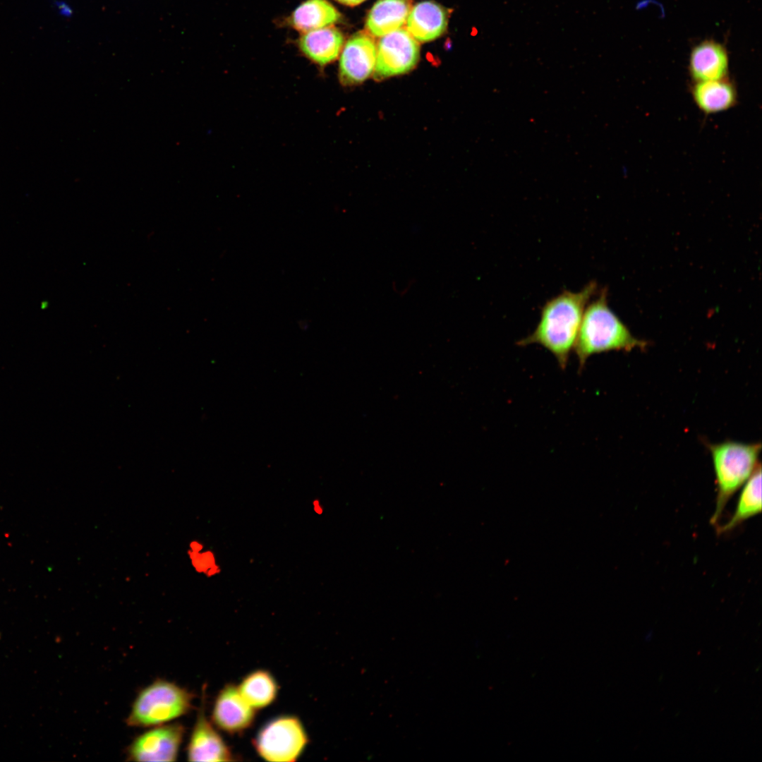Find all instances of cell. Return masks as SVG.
<instances>
[{
    "mask_svg": "<svg viewBox=\"0 0 762 762\" xmlns=\"http://www.w3.org/2000/svg\"><path fill=\"white\" fill-rule=\"evenodd\" d=\"M186 556L190 567L197 574L212 579L219 576L222 572L215 552L199 539H192L188 542Z\"/></svg>",
    "mask_w": 762,
    "mask_h": 762,
    "instance_id": "d6986e66",
    "label": "cell"
},
{
    "mask_svg": "<svg viewBox=\"0 0 762 762\" xmlns=\"http://www.w3.org/2000/svg\"><path fill=\"white\" fill-rule=\"evenodd\" d=\"M343 44L342 33L330 26L303 33L298 42L301 52L320 66L336 60Z\"/></svg>",
    "mask_w": 762,
    "mask_h": 762,
    "instance_id": "5bb4252c",
    "label": "cell"
},
{
    "mask_svg": "<svg viewBox=\"0 0 762 762\" xmlns=\"http://www.w3.org/2000/svg\"><path fill=\"white\" fill-rule=\"evenodd\" d=\"M336 1L341 3V4H342L346 5V6H356V5L362 3L365 0H336Z\"/></svg>",
    "mask_w": 762,
    "mask_h": 762,
    "instance_id": "7402d4cb",
    "label": "cell"
},
{
    "mask_svg": "<svg viewBox=\"0 0 762 762\" xmlns=\"http://www.w3.org/2000/svg\"><path fill=\"white\" fill-rule=\"evenodd\" d=\"M690 93L696 106L706 114L728 110L738 102L736 86L728 78L693 82Z\"/></svg>",
    "mask_w": 762,
    "mask_h": 762,
    "instance_id": "7c38bea8",
    "label": "cell"
},
{
    "mask_svg": "<svg viewBox=\"0 0 762 762\" xmlns=\"http://www.w3.org/2000/svg\"><path fill=\"white\" fill-rule=\"evenodd\" d=\"M420 56L417 41L404 29L382 37L377 48L374 78L382 80L403 74L415 67Z\"/></svg>",
    "mask_w": 762,
    "mask_h": 762,
    "instance_id": "52a82bcc",
    "label": "cell"
},
{
    "mask_svg": "<svg viewBox=\"0 0 762 762\" xmlns=\"http://www.w3.org/2000/svg\"><path fill=\"white\" fill-rule=\"evenodd\" d=\"M734 512L729 521L716 527L718 533H728L761 512V467L759 464L742 485Z\"/></svg>",
    "mask_w": 762,
    "mask_h": 762,
    "instance_id": "2e32d148",
    "label": "cell"
},
{
    "mask_svg": "<svg viewBox=\"0 0 762 762\" xmlns=\"http://www.w3.org/2000/svg\"><path fill=\"white\" fill-rule=\"evenodd\" d=\"M652 634H653L652 632H648V633L647 636H646V639L647 641H649V640H650V639H651V637H652Z\"/></svg>",
    "mask_w": 762,
    "mask_h": 762,
    "instance_id": "603a6c76",
    "label": "cell"
},
{
    "mask_svg": "<svg viewBox=\"0 0 762 762\" xmlns=\"http://www.w3.org/2000/svg\"><path fill=\"white\" fill-rule=\"evenodd\" d=\"M193 694L178 684L157 679L138 694L126 722L130 727H150L187 714Z\"/></svg>",
    "mask_w": 762,
    "mask_h": 762,
    "instance_id": "277c9868",
    "label": "cell"
},
{
    "mask_svg": "<svg viewBox=\"0 0 762 762\" xmlns=\"http://www.w3.org/2000/svg\"><path fill=\"white\" fill-rule=\"evenodd\" d=\"M377 47L373 37L360 32L352 35L342 50L339 79L345 86L359 84L374 72Z\"/></svg>",
    "mask_w": 762,
    "mask_h": 762,
    "instance_id": "ba28073f",
    "label": "cell"
},
{
    "mask_svg": "<svg viewBox=\"0 0 762 762\" xmlns=\"http://www.w3.org/2000/svg\"><path fill=\"white\" fill-rule=\"evenodd\" d=\"M308 737L300 720L282 716L266 724L254 740V746L265 760L272 762L295 761L303 751Z\"/></svg>",
    "mask_w": 762,
    "mask_h": 762,
    "instance_id": "5b68a950",
    "label": "cell"
},
{
    "mask_svg": "<svg viewBox=\"0 0 762 762\" xmlns=\"http://www.w3.org/2000/svg\"><path fill=\"white\" fill-rule=\"evenodd\" d=\"M598 294V284L592 281L578 291L563 290L543 306L535 329L516 344H538L556 358L564 370L574 349L582 317L587 304Z\"/></svg>",
    "mask_w": 762,
    "mask_h": 762,
    "instance_id": "6da1fadb",
    "label": "cell"
},
{
    "mask_svg": "<svg viewBox=\"0 0 762 762\" xmlns=\"http://www.w3.org/2000/svg\"><path fill=\"white\" fill-rule=\"evenodd\" d=\"M410 11V0H377L368 15L366 28L372 35L382 37L400 29Z\"/></svg>",
    "mask_w": 762,
    "mask_h": 762,
    "instance_id": "9a60e30c",
    "label": "cell"
},
{
    "mask_svg": "<svg viewBox=\"0 0 762 762\" xmlns=\"http://www.w3.org/2000/svg\"><path fill=\"white\" fill-rule=\"evenodd\" d=\"M189 761H231L233 755L222 737L205 715L204 706L197 719L187 746Z\"/></svg>",
    "mask_w": 762,
    "mask_h": 762,
    "instance_id": "30bf717a",
    "label": "cell"
},
{
    "mask_svg": "<svg viewBox=\"0 0 762 762\" xmlns=\"http://www.w3.org/2000/svg\"><path fill=\"white\" fill-rule=\"evenodd\" d=\"M607 290L587 304L579 327L574 350L581 372L588 358L612 351L644 349L648 343L634 337L608 306Z\"/></svg>",
    "mask_w": 762,
    "mask_h": 762,
    "instance_id": "7a4b0ae2",
    "label": "cell"
},
{
    "mask_svg": "<svg viewBox=\"0 0 762 762\" xmlns=\"http://www.w3.org/2000/svg\"><path fill=\"white\" fill-rule=\"evenodd\" d=\"M340 18L339 12L326 0H307L294 11L290 22L305 33L330 26Z\"/></svg>",
    "mask_w": 762,
    "mask_h": 762,
    "instance_id": "e0dca14e",
    "label": "cell"
},
{
    "mask_svg": "<svg viewBox=\"0 0 762 762\" xmlns=\"http://www.w3.org/2000/svg\"><path fill=\"white\" fill-rule=\"evenodd\" d=\"M313 512L318 516H322L325 512V507L318 498H314L311 502Z\"/></svg>",
    "mask_w": 762,
    "mask_h": 762,
    "instance_id": "ffe728a7",
    "label": "cell"
},
{
    "mask_svg": "<svg viewBox=\"0 0 762 762\" xmlns=\"http://www.w3.org/2000/svg\"><path fill=\"white\" fill-rule=\"evenodd\" d=\"M729 56L725 47L713 40H704L689 54V72L693 82L727 78Z\"/></svg>",
    "mask_w": 762,
    "mask_h": 762,
    "instance_id": "8fae6325",
    "label": "cell"
},
{
    "mask_svg": "<svg viewBox=\"0 0 762 762\" xmlns=\"http://www.w3.org/2000/svg\"><path fill=\"white\" fill-rule=\"evenodd\" d=\"M447 10L435 2L425 1L416 4L406 20L407 31L418 42H425L439 37L447 29Z\"/></svg>",
    "mask_w": 762,
    "mask_h": 762,
    "instance_id": "4fadbf2b",
    "label": "cell"
},
{
    "mask_svg": "<svg viewBox=\"0 0 762 762\" xmlns=\"http://www.w3.org/2000/svg\"><path fill=\"white\" fill-rule=\"evenodd\" d=\"M55 5H56V6H57V8L59 9V11L62 15H66L67 16V15H69V13H71V10L69 9L68 6H67V5L65 4L64 3H63V2H56Z\"/></svg>",
    "mask_w": 762,
    "mask_h": 762,
    "instance_id": "44dd1931",
    "label": "cell"
},
{
    "mask_svg": "<svg viewBox=\"0 0 762 762\" xmlns=\"http://www.w3.org/2000/svg\"><path fill=\"white\" fill-rule=\"evenodd\" d=\"M237 687L242 696L255 709L269 706L275 699L277 692L274 679L265 670L249 674Z\"/></svg>",
    "mask_w": 762,
    "mask_h": 762,
    "instance_id": "ac0fdd59",
    "label": "cell"
},
{
    "mask_svg": "<svg viewBox=\"0 0 762 762\" xmlns=\"http://www.w3.org/2000/svg\"><path fill=\"white\" fill-rule=\"evenodd\" d=\"M185 734L180 723L159 725L137 736L126 749L131 761H174Z\"/></svg>",
    "mask_w": 762,
    "mask_h": 762,
    "instance_id": "8992f818",
    "label": "cell"
},
{
    "mask_svg": "<svg viewBox=\"0 0 762 762\" xmlns=\"http://www.w3.org/2000/svg\"><path fill=\"white\" fill-rule=\"evenodd\" d=\"M717 485L715 507L710 524L717 526L733 495L749 478L760 464V443L725 441L710 444Z\"/></svg>",
    "mask_w": 762,
    "mask_h": 762,
    "instance_id": "3957f363",
    "label": "cell"
},
{
    "mask_svg": "<svg viewBox=\"0 0 762 762\" xmlns=\"http://www.w3.org/2000/svg\"><path fill=\"white\" fill-rule=\"evenodd\" d=\"M255 710L242 696L238 687L229 684L215 699L212 720L214 725L224 732L239 733L253 724Z\"/></svg>",
    "mask_w": 762,
    "mask_h": 762,
    "instance_id": "9c48e42d",
    "label": "cell"
}]
</instances>
